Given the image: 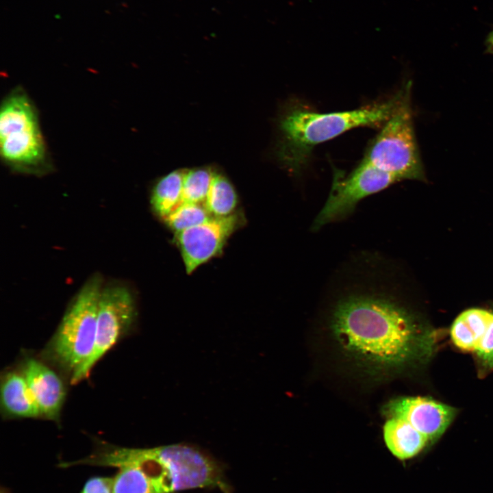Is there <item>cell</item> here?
<instances>
[{
    "instance_id": "1",
    "label": "cell",
    "mask_w": 493,
    "mask_h": 493,
    "mask_svg": "<svg viewBox=\"0 0 493 493\" xmlns=\"http://www.w3.org/2000/svg\"><path fill=\"white\" fill-rule=\"evenodd\" d=\"M374 255L349 261L332 279L329 323L346 354L377 369H393L428 358L435 346L397 299L389 260Z\"/></svg>"
},
{
    "instance_id": "9",
    "label": "cell",
    "mask_w": 493,
    "mask_h": 493,
    "mask_svg": "<svg viewBox=\"0 0 493 493\" xmlns=\"http://www.w3.org/2000/svg\"><path fill=\"white\" fill-rule=\"evenodd\" d=\"M240 219L236 213L225 217L212 216L198 225L175 233L188 274L222 251L227 240L240 225Z\"/></svg>"
},
{
    "instance_id": "20",
    "label": "cell",
    "mask_w": 493,
    "mask_h": 493,
    "mask_svg": "<svg viewBox=\"0 0 493 493\" xmlns=\"http://www.w3.org/2000/svg\"><path fill=\"white\" fill-rule=\"evenodd\" d=\"M474 353L483 370L493 368V318Z\"/></svg>"
},
{
    "instance_id": "16",
    "label": "cell",
    "mask_w": 493,
    "mask_h": 493,
    "mask_svg": "<svg viewBox=\"0 0 493 493\" xmlns=\"http://www.w3.org/2000/svg\"><path fill=\"white\" fill-rule=\"evenodd\" d=\"M238 196L233 186L224 175L214 173L204 205L211 216L225 217L234 214Z\"/></svg>"
},
{
    "instance_id": "8",
    "label": "cell",
    "mask_w": 493,
    "mask_h": 493,
    "mask_svg": "<svg viewBox=\"0 0 493 493\" xmlns=\"http://www.w3.org/2000/svg\"><path fill=\"white\" fill-rule=\"evenodd\" d=\"M136 317L134 298L122 285L103 286L99 298L94 349L88 359L71 375V384L88 377L96 364L126 334Z\"/></svg>"
},
{
    "instance_id": "13",
    "label": "cell",
    "mask_w": 493,
    "mask_h": 493,
    "mask_svg": "<svg viewBox=\"0 0 493 493\" xmlns=\"http://www.w3.org/2000/svg\"><path fill=\"white\" fill-rule=\"evenodd\" d=\"M383 435L388 449L400 460L414 457L429 443L425 435L407 422L392 416H385Z\"/></svg>"
},
{
    "instance_id": "2",
    "label": "cell",
    "mask_w": 493,
    "mask_h": 493,
    "mask_svg": "<svg viewBox=\"0 0 493 493\" xmlns=\"http://www.w3.org/2000/svg\"><path fill=\"white\" fill-rule=\"evenodd\" d=\"M402 88L393 96L353 110L321 113L299 100L286 105L278 121L277 155L291 173H301L316 146L359 127L380 128L397 107Z\"/></svg>"
},
{
    "instance_id": "17",
    "label": "cell",
    "mask_w": 493,
    "mask_h": 493,
    "mask_svg": "<svg viewBox=\"0 0 493 493\" xmlns=\"http://www.w3.org/2000/svg\"><path fill=\"white\" fill-rule=\"evenodd\" d=\"M118 468L114 477L112 493H159L149 477L138 466L128 464Z\"/></svg>"
},
{
    "instance_id": "5",
    "label": "cell",
    "mask_w": 493,
    "mask_h": 493,
    "mask_svg": "<svg viewBox=\"0 0 493 493\" xmlns=\"http://www.w3.org/2000/svg\"><path fill=\"white\" fill-rule=\"evenodd\" d=\"M103 279L89 278L67 307L43 358L71 375L90 356L95 344L98 305Z\"/></svg>"
},
{
    "instance_id": "10",
    "label": "cell",
    "mask_w": 493,
    "mask_h": 493,
    "mask_svg": "<svg viewBox=\"0 0 493 493\" xmlns=\"http://www.w3.org/2000/svg\"><path fill=\"white\" fill-rule=\"evenodd\" d=\"M456 409L428 397L401 396L388 402L384 416L401 418L425 435L432 443L445 432L456 415Z\"/></svg>"
},
{
    "instance_id": "6",
    "label": "cell",
    "mask_w": 493,
    "mask_h": 493,
    "mask_svg": "<svg viewBox=\"0 0 493 493\" xmlns=\"http://www.w3.org/2000/svg\"><path fill=\"white\" fill-rule=\"evenodd\" d=\"M411 82L390 117L368 145L363 160L394 176L399 181L422 179L423 168L414 134Z\"/></svg>"
},
{
    "instance_id": "11",
    "label": "cell",
    "mask_w": 493,
    "mask_h": 493,
    "mask_svg": "<svg viewBox=\"0 0 493 493\" xmlns=\"http://www.w3.org/2000/svg\"><path fill=\"white\" fill-rule=\"evenodd\" d=\"M21 370L38 408L40 417L59 422L66 388L55 369L44 359L25 357Z\"/></svg>"
},
{
    "instance_id": "21",
    "label": "cell",
    "mask_w": 493,
    "mask_h": 493,
    "mask_svg": "<svg viewBox=\"0 0 493 493\" xmlns=\"http://www.w3.org/2000/svg\"><path fill=\"white\" fill-rule=\"evenodd\" d=\"M114 477H93L85 484L81 493H112Z\"/></svg>"
},
{
    "instance_id": "15",
    "label": "cell",
    "mask_w": 493,
    "mask_h": 493,
    "mask_svg": "<svg viewBox=\"0 0 493 493\" xmlns=\"http://www.w3.org/2000/svg\"><path fill=\"white\" fill-rule=\"evenodd\" d=\"M184 173L185 169L173 170L160 178L153 188L151 204L162 219L182 203Z\"/></svg>"
},
{
    "instance_id": "3",
    "label": "cell",
    "mask_w": 493,
    "mask_h": 493,
    "mask_svg": "<svg viewBox=\"0 0 493 493\" xmlns=\"http://www.w3.org/2000/svg\"><path fill=\"white\" fill-rule=\"evenodd\" d=\"M95 466L133 464L149 477L159 493L220 485L219 471L206 455L184 444L150 448L113 447L92 455Z\"/></svg>"
},
{
    "instance_id": "22",
    "label": "cell",
    "mask_w": 493,
    "mask_h": 493,
    "mask_svg": "<svg viewBox=\"0 0 493 493\" xmlns=\"http://www.w3.org/2000/svg\"><path fill=\"white\" fill-rule=\"evenodd\" d=\"M487 41L489 49L493 52V31L489 34Z\"/></svg>"
},
{
    "instance_id": "12",
    "label": "cell",
    "mask_w": 493,
    "mask_h": 493,
    "mask_svg": "<svg viewBox=\"0 0 493 493\" xmlns=\"http://www.w3.org/2000/svg\"><path fill=\"white\" fill-rule=\"evenodd\" d=\"M1 409L8 418H35L40 414L21 370H10L1 379Z\"/></svg>"
},
{
    "instance_id": "7",
    "label": "cell",
    "mask_w": 493,
    "mask_h": 493,
    "mask_svg": "<svg viewBox=\"0 0 493 493\" xmlns=\"http://www.w3.org/2000/svg\"><path fill=\"white\" fill-rule=\"evenodd\" d=\"M392 175L362 160L350 173L336 170L329 196L312 224L313 231L350 216L366 197L398 182Z\"/></svg>"
},
{
    "instance_id": "14",
    "label": "cell",
    "mask_w": 493,
    "mask_h": 493,
    "mask_svg": "<svg viewBox=\"0 0 493 493\" xmlns=\"http://www.w3.org/2000/svg\"><path fill=\"white\" fill-rule=\"evenodd\" d=\"M493 318V312L480 308L468 309L461 313L451 327V338L460 350H476Z\"/></svg>"
},
{
    "instance_id": "4",
    "label": "cell",
    "mask_w": 493,
    "mask_h": 493,
    "mask_svg": "<svg viewBox=\"0 0 493 493\" xmlns=\"http://www.w3.org/2000/svg\"><path fill=\"white\" fill-rule=\"evenodd\" d=\"M0 155L15 172L40 175L52 169L38 110L21 86L13 88L1 102Z\"/></svg>"
},
{
    "instance_id": "18",
    "label": "cell",
    "mask_w": 493,
    "mask_h": 493,
    "mask_svg": "<svg viewBox=\"0 0 493 493\" xmlns=\"http://www.w3.org/2000/svg\"><path fill=\"white\" fill-rule=\"evenodd\" d=\"M214 173L208 167L185 169L182 203L204 204Z\"/></svg>"
},
{
    "instance_id": "19",
    "label": "cell",
    "mask_w": 493,
    "mask_h": 493,
    "mask_svg": "<svg viewBox=\"0 0 493 493\" xmlns=\"http://www.w3.org/2000/svg\"><path fill=\"white\" fill-rule=\"evenodd\" d=\"M212 216L203 204L183 203L163 220L177 233L198 225Z\"/></svg>"
}]
</instances>
